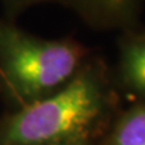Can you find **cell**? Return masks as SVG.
<instances>
[{"mask_svg":"<svg viewBox=\"0 0 145 145\" xmlns=\"http://www.w3.org/2000/svg\"><path fill=\"white\" fill-rule=\"evenodd\" d=\"M121 108L112 69L92 53L61 89L0 116V145L98 142Z\"/></svg>","mask_w":145,"mask_h":145,"instance_id":"1","label":"cell"},{"mask_svg":"<svg viewBox=\"0 0 145 145\" xmlns=\"http://www.w3.org/2000/svg\"><path fill=\"white\" fill-rule=\"evenodd\" d=\"M92 53L72 36L41 38L0 16V98L15 110L47 97L74 79Z\"/></svg>","mask_w":145,"mask_h":145,"instance_id":"2","label":"cell"},{"mask_svg":"<svg viewBox=\"0 0 145 145\" xmlns=\"http://www.w3.org/2000/svg\"><path fill=\"white\" fill-rule=\"evenodd\" d=\"M145 0H0L4 16L16 21L25 11L41 5H57L74 12L96 30H119L140 23Z\"/></svg>","mask_w":145,"mask_h":145,"instance_id":"3","label":"cell"},{"mask_svg":"<svg viewBox=\"0 0 145 145\" xmlns=\"http://www.w3.org/2000/svg\"><path fill=\"white\" fill-rule=\"evenodd\" d=\"M117 56L112 69L120 94L134 102H145V27L137 24L120 31Z\"/></svg>","mask_w":145,"mask_h":145,"instance_id":"4","label":"cell"},{"mask_svg":"<svg viewBox=\"0 0 145 145\" xmlns=\"http://www.w3.org/2000/svg\"><path fill=\"white\" fill-rule=\"evenodd\" d=\"M97 145H145V102L122 106Z\"/></svg>","mask_w":145,"mask_h":145,"instance_id":"5","label":"cell"},{"mask_svg":"<svg viewBox=\"0 0 145 145\" xmlns=\"http://www.w3.org/2000/svg\"><path fill=\"white\" fill-rule=\"evenodd\" d=\"M98 142H89V140H80V142H69V143H61L53 145H97Z\"/></svg>","mask_w":145,"mask_h":145,"instance_id":"6","label":"cell"}]
</instances>
